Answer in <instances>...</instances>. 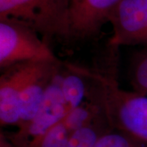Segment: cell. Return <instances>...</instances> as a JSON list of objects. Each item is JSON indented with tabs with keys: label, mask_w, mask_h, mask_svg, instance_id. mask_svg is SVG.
<instances>
[{
	"label": "cell",
	"mask_w": 147,
	"mask_h": 147,
	"mask_svg": "<svg viewBox=\"0 0 147 147\" xmlns=\"http://www.w3.org/2000/svg\"><path fill=\"white\" fill-rule=\"evenodd\" d=\"M74 65L92 84L95 100L110 127L147 143V95L123 89L108 74Z\"/></svg>",
	"instance_id": "1"
},
{
	"label": "cell",
	"mask_w": 147,
	"mask_h": 147,
	"mask_svg": "<svg viewBox=\"0 0 147 147\" xmlns=\"http://www.w3.org/2000/svg\"><path fill=\"white\" fill-rule=\"evenodd\" d=\"M71 0H0V18H13L44 38H71Z\"/></svg>",
	"instance_id": "2"
},
{
	"label": "cell",
	"mask_w": 147,
	"mask_h": 147,
	"mask_svg": "<svg viewBox=\"0 0 147 147\" xmlns=\"http://www.w3.org/2000/svg\"><path fill=\"white\" fill-rule=\"evenodd\" d=\"M121 0H74L70 7L71 38L94 36Z\"/></svg>",
	"instance_id": "7"
},
{
	"label": "cell",
	"mask_w": 147,
	"mask_h": 147,
	"mask_svg": "<svg viewBox=\"0 0 147 147\" xmlns=\"http://www.w3.org/2000/svg\"><path fill=\"white\" fill-rule=\"evenodd\" d=\"M130 79L136 92L147 95V53L136 58L130 71Z\"/></svg>",
	"instance_id": "11"
},
{
	"label": "cell",
	"mask_w": 147,
	"mask_h": 147,
	"mask_svg": "<svg viewBox=\"0 0 147 147\" xmlns=\"http://www.w3.org/2000/svg\"><path fill=\"white\" fill-rule=\"evenodd\" d=\"M62 73L61 92L68 111L77 108L84 102L88 89L87 79L76 69L74 65L66 64Z\"/></svg>",
	"instance_id": "9"
},
{
	"label": "cell",
	"mask_w": 147,
	"mask_h": 147,
	"mask_svg": "<svg viewBox=\"0 0 147 147\" xmlns=\"http://www.w3.org/2000/svg\"><path fill=\"white\" fill-rule=\"evenodd\" d=\"M93 147H146L143 142L125 132L112 129L103 135Z\"/></svg>",
	"instance_id": "10"
},
{
	"label": "cell",
	"mask_w": 147,
	"mask_h": 147,
	"mask_svg": "<svg viewBox=\"0 0 147 147\" xmlns=\"http://www.w3.org/2000/svg\"><path fill=\"white\" fill-rule=\"evenodd\" d=\"M52 63L57 62H21L3 69L0 76L1 126H18L21 92L32 79Z\"/></svg>",
	"instance_id": "5"
},
{
	"label": "cell",
	"mask_w": 147,
	"mask_h": 147,
	"mask_svg": "<svg viewBox=\"0 0 147 147\" xmlns=\"http://www.w3.org/2000/svg\"><path fill=\"white\" fill-rule=\"evenodd\" d=\"M108 21L113 30L110 45L147 43V0H121L110 12Z\"/></svg>",
	"instance_id": "6"
},
{
	"label": "cell",
	"mask_w": 147,
	"mask_h": 147,
	"mask_svg": "<svg viewBox=\"0 0 147 147\" xmlns=\"http://www.w3.org/2000/svg\"><path fill=\"white\" fill-rule=\"evenodd\" d=\"M72 1H74V0H71V2H72Z\"/></svg>",
	"instance_id": "12"
},
{
	"label": "cell",
	"mask_w": 147,
	"mask_h": 147,
	"mask_svg": "<svg viewBox=\"0 0 147 147\" xmlns=\"http://www.w3.org/2000/svg\"><path fill=\"white\" fill-rule=\"evenodd\" d=\"M22 21L0 18V67L21 62H60L45 39Z\"/></svg>",
	"instance_id": "3"
},
{
	"label": "cell",
	"mask_w": 147,
	"mask_h": 147,
	"mask_svg": "<svg viewBox=\"0 0 147 147\" xmlns=\"http://www.w3.org/2000/svg\"><path fill=\"white\" fill-rule=\"evenodd\" d=\"M62 65L61 61L50 64L24 88L19 99V123L17 128L25 126L34 119L42 105L49 84Z\"/></svg>",
	"instance_id": "8"
},
{
	"label": "cell",
	"mask_w": 147,
	"mask_h": 147,
	"mask_svg": "<svg viewBox=\"0 0 147 147\" xmlns=\"http://www.w3.org/2000/svg\"><path fill=\"white\" fill-rule=\"evenodd\" d=\"M62 67L63 65L49 84L42 105L34 119L8 136L11 147H24L36 141L60 123L69 113L61 88Z\"/></svg>",
	"instance_id": "4"
}]
</instances>
